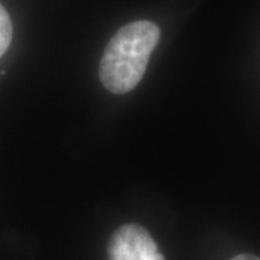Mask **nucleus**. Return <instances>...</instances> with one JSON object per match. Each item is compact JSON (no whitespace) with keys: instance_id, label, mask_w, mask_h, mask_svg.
Segmentation results:
<instances>
[{"instance_id":"f257e3e1","label":"nucleus","mask_w":260,"mask_h":260,"mask_svg":"<svg viewBox=\"0 0 260 260\" xmlns=\"http://www.w3.org/2000/svg\"><path fill=\"white\" fill-rule=\"evenodd\" d=\"M160 30L149 20H136L119 29L109 41L100 61L102 84L114 94H126L140 83Z\"/></svg>"},{"instance_id":"f03ea898","label":"nucleus","mask_w":260,"mask_h":260,"mask_svg":"<svg viewBox=\"0 0 260 260\" xmlns=\"http://www.w3.org/2000/svg\"><path fill=\"white\" fill-rule=\"evenodd\" d=\"M110 260H165L158 244L139 224H124L113 233L109 243Z\"/></svg>"},{"instance_id":"7ed1b4c3","label":"nucleus","mask_w":260,"mask_h":260,"mask_svg":"<svg viewBox=\"0 0 260 260\" xmlns=\"http://www.w3.org/2000/svg\"><path fill=\"white\" fill-rule=\"evenodd\" d=\"M12 37H13V26L9 13L0 5V56L8 51L12 42Z\"/></svg>"},{"instance_id":"20e7f679","label":"nucleus","mask_w":260,"mask_h":260,"mask_svg":"<svg viewBox=\"0 0 260 260\" xmlns=\"http://www.w3.org/2000/svg\"><path fill=\"white\" fill-rule=\"evenodd\" d=\"M232 260H260L257 256H253V254H249V253H243V254H237L234 256Z\"/></svg>"}]
</instances>
